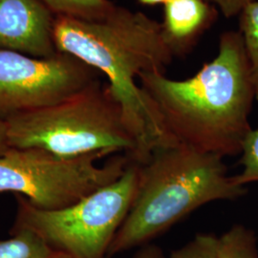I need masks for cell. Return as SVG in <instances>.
<instances>
[{
    "label": "cell",
    "instance_id": "1",
    "mask_svg": "<svg viewBox=\"0 0 258 258\" xmlns=\"http://www.w3.org/2000/svg\"><path fill=\"white\" fill-rule=\"evenodd\" d=\"M138 79L170 142L222 158L241 153L251 131L255 92L239 32L224 33L217 55L189 79L175 81L160 72Z\"/></svg>",
    "mask_w": 258,
    "mask_h": 258
},
{
    "label": "cell",
    "instance_id": "2",
    "mask_svg": "<svg viewBox=\"0 0 258 258\" xmlns=\"http://www.w3.org/2000/svg\"><path fill=\"white\" fill-rule=\"evenodd\" d=\"M55 49L71 55L107 78L130 132L138 145L131 161L145 164L152 151L171 143L149 108L136 79L142 73H165L174 53L162 25L142 12L116 6L102 19L56 16Z\"/></svg>",
    "mask_w": 258,
    "mask_h": 258
},
{
    "label": "cell",
    "instance_id": "3",
    "mask_svg": "<svg viewBox=\"0 0 258 258\" xmlns=\"http://www.w3.org/2000/svg\"><path fill=\"white\" fill-rule=\"evenodd\" d=\"M223 159L179 144L153 150L139 166L137 191L107 258L151 243L202 206L246 194Z\"/></svg>",
    "mask_w": 258,
    "mask_h": 258
},
{
    "label": "cell",
    "instance_id": "4",
    "mask_svg": "<svg viewBox=\"0 0 258 258\" xmlns=\"http://www.w3.org/2000/svg\"><path fill=\"white\" fill-rule=\"evenodd\" d=\"M9 148H37L55 155L78 157L124 153L130 160L138 145L108 84L100 79L53 105L5 120Z\"/></svg>",
    "mask_w": 258,
    "mask_h": 258
},
{
    "label": "cell",
    "instance_id": "5",
    "mask_svg": "<svg viewBox=\"0 0 258 258\" xmlns=\"http://www.w3.org/2000/svg\"><path fill=\"white\" fill-rule=\"evenodd\" d=\"M140 165L129 161L120 178L56 211H42L21 195L14 229L35 232L55 252L70 258H107L137 191Z\"/></svg>",
    "mask_w": 258,
    "mask_h": 258
},
{
    "label": "cell",
    "instance_id": "6",
    "mask_svg": "<svg viewBox=\"0 0 258 258\" xmlns=\"http://www.w3.org/2000/svg\"><path fill=\"white\" fill-rule=\"evenodd\" d=\"M109 155L62 157L41 148H10L0 156V194L21 195L42 211L64 209L122 175L129 157L116 154L98 165Z\"/></svg>",
    "mask_w": 258,
    "mask_h": 258
},
{
    "label": "cell",
    "instance_id": "7",
    "mask_svg": "<svg viewBox=\"0 0 258 258\" xmlns=\"http://www.w3.org/2000/svg\"><path fill=\"white\" fill-rule=\"evenodd\" d=\"M101 73L73 55L37 57L0 50V120L62 102Z\"/></svg>",
    "mask_w": 258,
    "mask_h": 258
},
{
    "label": "cell",
    "instance_id": "8",
    "mask_svg": "<svg viewBox=\"0 0 258 258\" xmlns=\"http://www.w3.org/2000/svg\"><path fill=\"white\" fill-rule=\"evenodd\" d=\"M55 15L40 0H0V50L55 55Z\"/></svg>",
    "mask_w": 258,
    "mask_h": 258
},
{
    "label": "cell",
    "instance_id": "9",
    "mask_svg": "<svg viewBox=\"0 0 258 258\" xmlns=\"http://www.w3.org/2000/svg\"><path fill=\"white\" fill-rule=\"evenodd\" d=\"M164 6L162 30L175 55L189 51L216 18V11L208 0H169Z\"/></svg>",
    "mask_w": 258,
    "mask_h": 258
},
{
    "label": "cell",
    "instance_id": "10",
    "mask_svg": "<svg viewBox=\"0 0 258 258\" xmlns=\"http://www.w3.org/2000/svg\"><path fill=\"white\" fill-rule=\"evenodd\" d=\"M12 236L0 240V258H54L55 251L28 229L11 230Z\"/></svg>",
    "mask_w": 258,
    "mask_h": 258
},
{
    "label": "cell",
    "instance_id": "11",
    "mask_svg": "<svg viewBox=\"0 0 258 258\" xmlns=\"http://www.w3.org/2000/svg\"><path fill=\"white\" fill-rule=\"evenodd\" d=\"M55 17L97 20L106 17L115 7L109 0H40Z\"/></svg>",
    "mask_w": 258,
    "mask_h": 258
},
{
    "label": "cell",
    "instance_id": "12",
    "mask_svg": "<svg viewBox=\"0 0 258 258\" xmlns=\"http://www.w3.org/2000/svg\"><path fill=\"white\" fill-rule=\"evenodd\" d=\"M216 247L220 258H258L255 234L242 225L216 236Z\"/></svg>",
    "mask_w": 258,
    "mask_h": 258
},
{
    "label": "cell",
    "instance_id": "13",
    "mask_svg": "<svg viewBox=\"0 0 258 258\" xmlns=\"http://www.w3.org/2000/svg\"><path fill=\"white\" fill-rule=\"evenodd\" d=\"M239 32L249 61L251 80L258 102V0L239 15Z\"/></svg>",
    "mask_w": 258,
    "mask_h": 258
},
{
    "label": "cell",
    "instance_id": "14",
    "mask_svg": "<svg viewBox=\"0 0 258 258\" xmlns=\"http://www.w3.org/2000/svg\"><path fill=\"white\" fill-rule=\"evenodd\" d=\"M240 165L242 170L234 175L236 182L241 185L258 183V128L251 129L243 144Z\"/></svg>",
    "mask_w": 258,
    "mask_h": 258
},
{
    "label": "cell",
    "instance_id": "15",
    "mask_svg": "<svg viewBox=\"0 0 258 258\" xmlns=\"http://www.w3.org/2000/svg\"><path fill=\"white\" fill-rule=\"evenodd\" d=\"M169 258H220L216 247V236L199 233L183 247L174 249Z\"/></svg>",
    "mask_w": 258,
    "mask_h": 258
},
{
    "label": "cell",
    "instance_id": "16",
    "mask_svg": "<svg viewBox=\"0 0 258 258\" xmlns=\"http://www.w3.org/2000/svg\"><path fill=\"white\" fill-rule=\"evenodd\" d=\"M211 4H214L223 16L227 19H231L238 16L249 4L257 0H208Z\"/></svg>",
    "mask_w": 258,
    "mask_h": 258
},
{
    "label": "cell",
    "instance_id": "17",
    "mask_svg": "<svg viewBox=\"0 0 258 258\" xmlns=\"http://www.w3.org/2000/svg\"><path fill=\"white\" fill-rule=\"evenodd\" d=\"M133 258H166L164 250L155 244L149 243L139 248Z\"/></svg>",
    "mask_w": 258,
    "mask_h": 258
},
{
    "label": "cell",
    "instance_id": "18",
    "mask_svg": "<svg viewBox=\"0 0 258 258\" xmlns=\"http://www.w3.org/2000/svg\"><path fill=\"white\" fill-rule=\"evenodd\" d=\"M9 148L6 137V123L5 120H0V156H2Z\"/></svg>",
    "mask_w": 258,
    "mask_h": 258
},
{
    "label": "cell",
    "instance_id": "19",
    "mask_svg": "<svg viewBox=\"0 0 258 258\" xmlns=\"http://www.w3.org/2000/svg\"><path fill=\"white\" fill-rule=\"evenodd\" d=\"M139 3L143 4V5H158V4H166V2H168L169 0H137Z\"/></svg>",
    "mask_w": 258,
    "mask_h": 258
},
{
    "label": "cell",
    "instance_id": "20",
    "mask_svg": "<svg viewBox=\"0 0 258 258\" xmlns=\"http://www.w3.org/2000/svg\"><path fill=\"white\" fill-rule=\"evenodd\" d=\"M54 258H70L69 256H67V255H65V254H62V253H59V252H55V257Z\"/></svg>",
    "mask_w": 258,
    "mask_h": 258
}]
</instances>
